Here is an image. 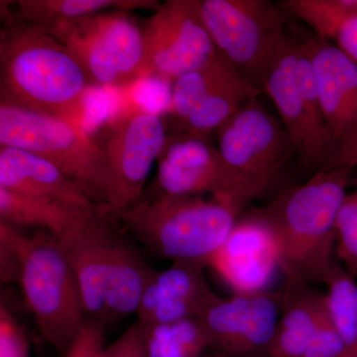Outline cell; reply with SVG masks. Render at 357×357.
I'll use <instances>...</instances> for the list:
<instances>
[{
    "mask_svg": "<svg viewBox=\"0 0 357 357\" xmlns=\"http://www.w3.org/2000/svg\"><path fill=\"white\" fill-rule=\"evenodd\" d=\"M351 170L340 166L319 171L267 206L250 211L271 234L285 285L324 283L337 258L338 211Z\"/></svg>",
    "mask_w": 357,
    "mask_h": 357,
    "instance_id": "6da1fadb",
    "label": "cell"
},
{
    "mask_svg": "<svg viewBox=\"0 0 357 357\" xmlns=\"http://www.w3.org/2000/svg\"><path fill=\"white\" fill-rule=\"evenodd\" d=\"M1 8L0 103L69 119L83 126L84 70L64 44Z\"/></svg>",
    "mask_w": 357,
    "mask_h": 357,
    "instance_id": "7a4b0ae2",
    "label": "cell"
},
{
    "mask_svg": "<svg viewBox=\"0 0 357 357\" xmlns=\"http://www.w3.org/2000/svg\"><path fill=\"white\" fill-rule=\"evenodd\" d=\"M100 211L123 223L146 248L171 261L206 262L227 241L241 215L231 204L213 197L206 199L158 191L142 197L128 210Z\"/></svg>",
    "mask_w": 357,
    "mask_h": 357,
    "instance_id": "3957f363",
    "label": "cell"
},
{
    "mask_svg": "<svg viewBox=\"0 0 357 357\" xmlns=\"http://www.w3.org/2000/svg\"><path fill=\"white\" fill-rule=\"evenodd\" d=\"M261 89L273 100L293 150L312 170L330 169L340 145L326 126L316 75L304 44L284 36L261 70Z\"/></svg>",
    "mask_w": 357,
    "mask_h": 357,
    "instance_id": "277c9868",
    "label": "cell"
},
{
    "mask_svg": "<svg viewBox=\"0 0 357 357\" xmlns=\"http://www.w3.org/2000/svg\"><path fill=\"white\" fill-rule=\"evenodd\" d=\"M20 282L42 337L67 354L84 323L83 296L69 261L52 234H20Z\"/></svg>",
    "mask_w": 357,
    "mask_h": 357,
    "instance_id": "5b68a950",
    "label": "cell"
},
{
    "mask_svg": "<svg viewBox=\"0 0 357 357\" xmlns=\"http://www.w3.org/2000/svg\"><path fill=\"white\" fill-rule=\"evenodd\" d=\"M0 146L29 152L50 162L81 185L98 206H105L102 153L82 124L0 103Z\"/></svg>",
    "mask_w": 357,
    "mask_h": 357,
    "instance_id": "8992f818",
    "label": "cell"
},
{
    "mask_svg": "<svg viewBox=\"0 0 357 357\" xmlns=\"http://www.w3.org/2000/svg\"><path fill=\"white\" fill-rule=\"evenodd\" d=\"M168 128L163 117L131 105L93 136L105 173L102 210H128L143 197L145 182L158 160Z\"/></svg>",
    "mask_w": 357,
    "mask_h": 357,
    "instance_id": "52a82bcc",
    "label": "cell"
},
{
    "mask_svg": "<svg viewBox=\"0 0 357 357\" xmlns=\"http://www.w3.org/2000/svg\"><path fill=\"white\" fill-rule=\"evenodd\" d=\"M130 13L109 9L91 14L52 36L67 47L89 84L119 88L142 79V26Z\"/></svg>",
    "mask_w": 357,
    "mask_h": 357,
    "instance_id": "ba28073f",
    "label": "cell"
},
{
    "mask_svg": "<svg viewBox=\"0 0 357 357\" xmlns=\"http://www.w3.org/2000/svg\"><path fill=\"white\" fill-rule=\"evenodd\" d=\"M243 206L267 191L287 161L292 144L283 126L256 100L215 131Z\"/></svg>",
    "mask_w": 357,
    "mask_h": 357,
    "instance_id": "9c48e42d",
    "label": "cell"
},
{
    "mask_svg": "<svg viewBox=\"0 0 357 357\" xmlns=\"http://www.w3.org/2000/svg\"><path fill=\"white\" fill-rule=\"evenodd\" d=\"M201 8L218 53L261 89L263 65L285 36L283 11L268 0H201Z\"/></svg>",
    "mask_w": 357,
    "mask_h": 357,
    "instance_id": "30bf717a",
    "label": "cell"
},
{
    "mask_svg": "<svg viewBox=\"0 0 357 357\" xmlns=\"http://www.w3.org/2000/svg\"><path fill=\"white\" fill-rule=\"evenodd\" d=\"M262 93L261 89L218 53L208 64L174 82L168 107L174 123L172 132L208 138Z\"/></svg>",
    "mask_w": 357,
    "mask_h": 357,
    "instance_id": "8fae6325",
    "label": "cell"
},
{
    "mask_svg": "<svg viewBox=\"0 0 357 357\" xmlns=\"http://www.w3.org/2000/svg\"><path fill=\"white\" fill-rule=\"evenodd\" d=\"M142 79L174 82L208 64L218 50L202 14L201 0H167L142 25Z\"/></svg>",
    "mask_w": 357,
    "mask_h": 357,
    "instance_id": "7c38bea8",
    "label": "cell"
},
{
    "mask_svg": "<svg viewBox=\"0 0 357 357\" xmlns=\"http://www.w3.org/2000/svg\"><path fill=\"white\" fill-rule=\"evenodd\" d=\"M157 161V191L192 196L211 194L241 213L245 208L222 155L208 138L168 132Z\"/></svg>",
    "mask_w": 357,
    "mask_h": 357,
    "instance_id": "4fadbf2b",
    "label": "cell"
},
{
    "mask_svg": "<svg viewBox=\"0 0 357 357\" xmlns=\"http://www.w3.org/2000/svg\"><path fill=\"white\" fill-rule=\"evenodd\" d=\"M283 289L276 292L234 294L211 307L203 318L213 349L223 357L266 356L283 307Z\"/></svg>",
    "mask_w": 357,
    "mask_h": 357,
    "instance_id": "5bb4252c",
    "label": "cell"
},
{
    "mask_svg": "<svg viewBox=\"0 0 357 357\" xmlns=\"http://www.w3.org/2000/svg\"><path fill=\"white\" fill-rule=\"evenodd\" d=\"M203 261L175 260L163 271H154L137 314L141 326L202 319L220 297L204 276Z\"/></svg>",
    "mask_w": 357,
    "mask_h": 357,
    "instance_id": "9a60e30c",
    "label": "cell"
},
{
    "mask_svg": "<svg viewBox=\"0 0 357 357\" xmlns=\"http://www.w3.org/2000/svg\"><path fill=\"white\" fill-rule=\"evenodd\" d=\"M204 263L229 284L234 294L268 291L279 269L271 234L250 211L238 218L227 241Z\"/></svg>",
    "mask_w": 357,
    "mask_h": 357,
    "instance_id": "2e32d148",
    "label": "cell"
},
{
    "mask_svg": "<svg viewBox=\"0 0 357 357\" xmlns=\"http://www.w3.org/2000/svg\"><path fill=\"white\" fill-rule=\"evenodd\" d=\"M311 59L326 126L338 145L357 140V65L330 41L304 43Z\"/></svg>",
    "mask_w": 357,
    "mask_h": 357,
    "instance_id": "e0dca14e",
    "label": "cell"
},
{
    "mask_svg": "<svg viewBox=\"0 0 357 357\" xmlns=\"http://www.w3.org/2000/svg\"><path fill=\"white\" fill-rule=\"evenodd\" d=\"M109 218L100 210L82 229L58 239L79 282L86 314L98 319L107 312L105 285L110 246L116 236Z\"/></svg>",
    "mask_w": 357,
    "mask_h": 357,
    "instance_id": "ac0fdd59",
    "label": "cell"
},
{
    "mask_svg": "<svg viewBox=\"0 0 357 357\" xmlns=\"http://www.w3.org/2000/svg\"><path fill=\"white\" fill-rule=\"evenodd\" d=\"M0 187L58 202L84 211L100 208L86 191L50 162L15 148L0 146Z\"/></svg>",
    "mask_w": 357,
    "mask_h": 357,
    "instance_id": "d6986e66",
    "label": "cell"
},
{
    "mask_svg": "<svg viewBox=\"0 0 357 357\" xmlns=\"http://www.w3.org/2000/svg\"><path fill=\"white\" fill-rule=\"evenodd\" d=\"M283 307L268 357H303L321 326L330 318L325 294L309 285H285Z\"/></svg>",
    "mask_w": 357,
    "mask_h": 357,
    "instance_id": "ffe728a7",
    "label": "cell"
},
{
    "mask_svg": "<svg viewBox=\"0 0 357 357\" xmlns=\"http://www.w3.org/2000/svg\"><path fill=\"white\" fill-rule=\"evenodd\" d=\"M96 211L77 210L58 202L0 187V220L20 227H40L55 238L63 237L82 229L91 220Z\"/></svg>",
    "mask_w": 357,
    "mask_h": 357,
    "instance_id": "44dd1931",
    "label": "cell"
},
{
    "mask_svg": "<svg viewBox=\"0 0 357 357\" xmlns=\"http://www.w3.org/2000/svg\"><path fill=\"white\" fill-rule=\"evenodd\" d=\"M154 271L139 253L116 234L110 246L105 285L107 311L123 316L136 314Z\"/></svg>",
    "mask_w": 357,
    "mask_h": 357,
    "instance_id": "7402d4cb",
    "label": "cell"
},
{
    "mask_svg": "<svg viewBox=\"0 0 357 357\" xmlns=\"http://www.w3.org/2000/svg\"><path fill=\"white\" fill-rule=\"evenodd\" d=\"M16 14L34 27L54 36L64 26L91 14L109 9L155 11L158 0H20Z\"/></svg>",
    "mask_w": 357,
    "mask_h": 357,
    "instance_id": "603a6c76",
    "label": "cell"
},
{
    "mask_svg": "<svg viewBox=\"0 0 357 357\" xmlns=\"http://www.w3.org/2000/svg\"><path fill=\"white\" fill-rule=\"evenodd\" d=\"M140 326L146 357H202L213 349L199 319Z\"/></svg>",
    "mask_w": 357,
    "mask_h": 357,
    "instance_id": "cb8c5ba5",
    "label": "cell"
},
{
    "mask_svg": "<svg viewBox=\"0 0 357 357\" xmlns=\"http://www.w3.org/2000/svg\"><path fill=\"white\" fill-rule=\"evenodd\" d=\"M356 277L337 258L331 265L324 285L328 316L342 338L345 351H357Z\"/></svg>",
    "mask_w": 357,
    "mask_h": 357,
    "instance_id": "d4e9b609",
    "label": "cell"
},
{
    "mask_svg": "<svg viewBox=\"0 0 357 357\" xmlns=\"http://www.w3.org/2000/svg\"><path fill=\"white\" fill-rule=\"evenodd\" d=\"M307 22L318 38L330 41L357 65V13L351 0H317Z\"/></svg>",
    "mask_w": 357,
    "mask_h": 357,
    "instance_id": "484cf974",
    "label": "cell"
},
{
    "mask_svg": "<svg viewBox=\"0 0 357 357\" xmlns=\"http://www.w3.org/2000/svg\"><path fill=\"white\" fill-rule=\"evenodd\" d=\"M335 257L357 277V185L347 194L338 211Z\"/></svg>",
    "mask_w": 357,
    "mask_h": 357,
    "instance_id": "4316f807",
    "label": "cell"
},
{
    "mask_svg": "<svg viewBox=\"0 0 357 357\" xmlns=\"http://www.w3.org/2000/svg\"><path fill=\"white\" fill-rule=\"evenodd\" d=\"M0 357H29L25 331L3 305L0 307Z\"/></svg>",
    "mask_w": 357,
    "mask_h": 357,
    "instance_id": "83f0119b",
    "label": "cell"
},
{
    "mask_svg": "<svg viewBox=\"0 0 357 357\" xmlns=\"http://www.w3.org/2000/svg\"><path fill=\"white\" fill-rule=\"evenodd\" d=\"M105 325L100 319L86 321L64 357H100L105 342Z\"/></svg>",
    "mask_w": 357,
    "mask_h": 357,
    "instance_id": "f1b7e54d",
    "label": "cell"
},
{
    "mask_svg": "<svg viewBox=\"0 0 357 357\" xmlns=\"http://www.w3.org/2000/svg\"><path fill=\"white\" fill-rule=\"evenodd\" d=\"M344 351V342L328 318L319 328L303 357H337Z\"/></svg>",
    "mask_w": 357,
    "mask_h": 357,
    "instance_id": "f546056e",
    "label": "cell"
},
{
    "mask_svg": "<svg viewBox=\"0 0 357 357\" xmlns=\"http://www.w3.org/2000/svg\"><path fill=\"white\" fill-rule=\"evenodd\" d=\"M100 357H146L139 323L134 324L112 344L103 347Z\"/></svg>",
    "mask_w": 357,
    "mask_h": 357,
    "instance_id": "4dcf8cb0",
    "label": "cell"
},
{
    "mask_svg": "<svg viewBox=\"0 0 357 357\" xmlns=\"http://www.w3.org/2000/svg\"><path fill=\"white\" fill-rule=\"evenodd\" d=\"M340 166L351 167L352 169L357 167V140L340 145L331 168Z\"/></svg>",
    "mask_w": 357,
    "mask_h": 357,
    "instance_id": "1f68e13d",
    "label": "cell"
},
{
    "mask_svg": "<svg viewBox=\"0 0 357 357\" xmlns=\"http://www.w3.org/2000/svg\"><path fill=\"white\" fill-rule=\"evenodd\" d=\"M337 357H357V351H344V354Z\"/></svg>",
    "mask_w": 357,
    "mask_h": 357,
    "instance_id": "d6a6232c",
    "label": "cell"
},
{
    "mask_svg": "<svg viewBox=\"0 0 357 357\" xmlns=\"http://www.w3.org/2000/svg\"><path fill=\"white\" fill-rule=\"evenodd\" d=\"M352 7H354V10L357 13V0H351Z\"/></svg>",
    "mask_w": 357,
    "mask_h": 357,
    "instance_id": "836d02e7",
    "label": "cell"
},
{
    "mask_svg": "<svg viewBox=\"0 0 357 357\" xmlns=\"http://www.w3.org/2000/svg\"><path fill=\"white\" fill-rule=\"evenodd\" d=\"M251 357H268V356H251Z\"/></svg>",
    "mask_w": 357,
    "mask_h": 357,
    "instance_id": "e575fe53",
    "label": "cell"
}]
</instances>
